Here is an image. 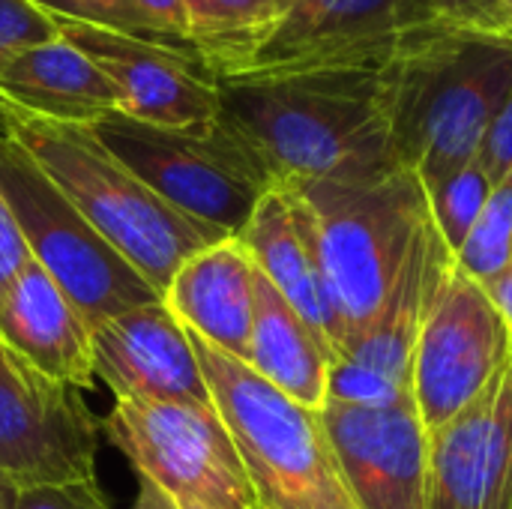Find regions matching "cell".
<instances>
[{
	"instance_id": "obj_1",
	"label": "cell",
	"mask_w": 512,
	"mask_h": 509,
	"mask_svg": "<svg viewBox=\"0 0 512 509\" xmlns=\"http://www.w3.org/2000/svg\"><path fill=\"white\" fill-rule=\"evenodd\" d=\"M219 120L267 165L276 186L369 180L396 171L375 66H291L216 78Z\"/></svg>"
},
{
	"instance_id": "obj_2",
	"label": "cell",
	"mask_w": 512,
	"mask_h": 509,
	"mask_svg": "<svg viewBox=\"0 0 512 509\" xmlns=\"http://www.w3.org/2000/svg\"><path fill=\"white\" fill-rule=\"evenodd\" d=\"M393 162L423 186L477 159L512 90V33L429 21L405 33L381 66Z\"/></svg>"
},
{
	"instance_id": "obj_3",
	"label": "cell",
	"mask_w": 512,
	"mask_h": 509,
	"mask_svg": "<svg viewBox=\"0 0 512 509\" xmlns=\"http://www.w3.org/2000/svg\"><path fill=\"white\" fill-rule=\"evenodd\" d=\"M6 129L75 210L162 294L195 252L231 237L162 201L90 126L54 123L0 108Z\"/></svg>"
},
{
	"instance_id": "obj_4",
	"label": "cell",
	"mask_w": 512,
	"mask_h": 509,
	"mask_svg": "<svg viewBox=\"0 0 512 509\" xmlns=\"http://www.w3.org/2000/svg\"><path fill=\"white\" fill-rule=\"evenodd\" d=\"M282 189L315 246L351 345L375 321L417 231L429 222L426 189L405 168L369 180L282 183Z\"/></svg>"
},
{
	"instance_id": "obj_5",
	"label": "cell",
	"mask_w": 512,
	"mask_h": 509,
	"mask_svg": "<svg viewBox=\"0 0 512 509\" xmlns=\"http://www.w3.org/2000/svg\"><path fill=\"white\" fill-rule=\"evenodd\" d=\"M213 408L219 411L261 509H357L321 414L288 399L249 363L189 333Z\"/></svg>"
},
{
	"instance_id": "obj_6",
	"label": "cell",
	"mask_w": 512,
	"mask_h": 509,
	"mask_svg": "<svg viewBox=\"0 0 512 509\" xmlns=\"http://www.w3.org/2000/svg\"><path fill=\"white\" fill-rule=\"evenodd\" d=\"M90 129L162 201L231 237L276 189L258 153L219 117L207 126L165 129L114 111Z\"/></svg>"
},
{
	"instance_id": "obj_7",
	"label": "cell",
	"mask_w": 512,
	"mask_h": 509,
	"mask_svg": "<svg viewBox=\"0 0 512 509\" xmlns=\"http://www.w3.org/2000/svg\"><path fill=\"white\" fill-rule=\"evenodd\" d=\"M0 192L30 258L57 282L90 327L162 300L6 129H0Z\"/></svg>"
},
{
	"instance_id": "obj_8",
	"label": "cell",
	"mask_w": 512,
	"mask_h": 509,
	"mask_svg": "<svg viewBox=\"0 0 512 509\" xmlns=\"http://www.w3.org/2000/svg\"><path fill=\"white\" fill-rule=\"evenodd\" d=\"M102 438L126 456L138 477L183 507H255L246 468L213 405L114 399Z\"/></svg>"
},
{
	"instance_id": "obj_9",
	"label": "cell",
	"mask_w": 512,
	"mask_h": 509,
	"mask_svg": "<svg viewBox=\"0 0 512 509\" xmlns=\"http://www.w3.org/2000/svg\"><path fill=\"white\" fill-rule=\"evenodd\" d=\"M512 354V330L489 291L456 261L423 321L414 360L411 396L429 432L462 414Z\"/></svg>"
},
{
	"instance_id": "obj_10",
	"label": "cell",
	"mask_w": 512,
	"mask_h": 509,
	"mask_svg": "<svg viewBox=\"0 0 512 509\" xmlns=\"http://www.w3.org/2000/svg\"><path fill=\"white\" fill-rule=\"evenodd\" d=\"M102 420L0 339V471L21 492L96 480Z\"/></svg>"
},
{
	"instance_id": "obj_11",
	"label": "cell",
	"mask_w": 512,
	"mask_h": 509,
	"mask_svg": "<svg viewBox=\"0 0 512 509\" xmlns=\"http://www.w3.org/2000/svg\"><path fill=\"white\" fill-rule=\"evenodd\" d=\"M429 21H438L432 0H291L234 75L291 66L381 69L396 42Z\"/></svg>"
},
{
	"instance_id": "obj_12",
	"label": "cell",
	"mask_w": 512,
	"mask_h": 509,
	"mask_svg": "<svg viewBox=\"0 0 512 509\" xmlns=\"http://www.w3.org/2000/svg\"><path fill=\"white\" fill-rule=\"evenodd\" d=\"M60 36L84 51L120 90V114L165 126L192 129L219 117L213 72L195 51L138 39L96 24L60 21Z\"/></svg>"
},
{
	"instance_id": "obj_13",
	"label": "cell",
	"mask_w": 512,
	"mask_h": 509,
	"mask_svg": "<svg viewBox=\"0 0 512 509\" xmlns=\"http://www.w3.org/2000/svg\"><path fill=\"white\" fill-rule=\"evenodd\" d=\"M321 426L357 509H429V429L414 399L390 408L324 402Z\"/></svg>"
},
{
	"instance_id": "obj_14",
	"label": "cell",
	"mask_w": 512,
	"mask_h": 509,
	"mask_svg": "<svg viewBox=\"0 0 512 509\" xmlns=\"http://www.w3.org/2000/svg\"><path fill=\"white\" fill-rule=\"evenodd\" d=\"M429 509H512V354L480 399L429 432Z\"/></svg>"
},
{
	"instance_id": "obj_15",
	"label": "cell",
	"mask_w": 512,
	"mask_h": 509,
	"mask_svg": "<svg viewBox=\"0 0 512 509\" xmlns=\"http://www.w3.org/2000/svg\"><path fill=\"white\" fill-rule=\"evenodd\" d=\"M93 372L114 399L213 405L189 330L162 300L93 327Z\"/></svg>"
},
{
	"instance_id": "obj_16",
	"label": "cell",
	"mask_w": 512,
	"mask_h": 509,
	"mask_svg": "<svg viewBox=\"0 0 512 509\" xmlns=\"http://www.w3.org/2000/svg\"><path fill=\"white\" fill-rule=\"evenodd\" d=\"M0 339L45 378L93 390V327L33 258L0 294Z\"/></svg>"
},
{
	"instance_id": "obj_17",
	"label": "cell",
	"mask_w": 512,
	"mask_h": 509,
	"mask_svg": "<svg viewBox=\"0 0 512 509\" xmlns=\"http://www.w3.org/2000/svg\"><path fill=\"white\" fill-rule=\"evenodd\" d=\"M237 240L252 255L264 279L294 306L330 357V366L345 357V327L327 291L315 246L300 222L291 195L276 186L255 207Z\"/></svg>"
},
{
	"instance_id": "obj_18",
	"label": "cell",
	"mask_w": 512,
	"mask_h": 509,
	"mask_svg": "<svg viewBox=\"0 0 512 509\" xmlns=\"http://www.w3.org/2000/svg\"><path fill=\"white\" fill-rule=\"evenodd\" d=\"M162 303L189 333L249 363L255 261L237 237H225L186 258L162 291Z\"/></svg>"
},
{
	"instance_id": "obj_19",
	"label": "cell",
	"mask_w": 512,
	"mask_h": 509,
	"mask_svg": "<svg viewBox=\"0 0 512 509\" xmlns=\"http://www.w3.org/2000/svg\"><path fill=\"white\" fill-rule=\"evenodd\" d=\"M456 255L447 249L432 219L417 231L408 258L381 303L375 321L348 345L342 360L384 375L387 381L411 390V360L423 321L438 297V288Z\"/></svg>"
},
{
	"instance_id": "obj_20",
	"label": "cell",
	"mask_w": 512,
	"mask_h": 509,
	"mask_svg": "<svg viewBox=\"0 0 512 509\" xmlns=\"http://www.w3.org/2000/svg\"><path fill=\"white\" fill-rule=\"evenodd\" d=\"M0 108L54 120L93 126L120 111L114 81L63 36L36 45L0 69Z\"/></svg>"
},
{
	"instance_id": "obj_21",
	"label": "cell",
	"mask_w": 512,
	"mask_h": 509,
	"mask_svg": "<svg viewBox=\"0 0 512 509\" xmlns=\"http://www.w3.org/2000/svg\"><path fill=\"white\" fill-rule=\"evenodd\" d=\"M249 366L288 399L321 411L327 402L330 357L294 306L255 267V312Z\"/></svg>"
},
{
	"instance_id": "obj_22",
	"label": "cell",
	"mask_w": 512,
	"mask_h": 509,
	"mask_svg": "<svg viewBox=\"0 0 512 509\" xmlns=\"http://www.w3.org/2000/svg\"><path fill=\"white\" fill-rule=\"evenodd\" d=\"M291 0H183L186 39L213 72L234 75L276 27Z\"/></svg>"
},
{
	"instance_id": "obj_23",
	"label": "cell",
	"mask_w": 512,
	"mask_h": 509,
	"mask_svg": "<svg viewBox=\"0 0 512 509\" xmlns=\"http://www.w3.org/2000/svg\"><path fill=\"white\" fill-rule=\"evenodd\" d=\"M492 186H495L492 177L486 174V168L477 159L468 162L465 168L447 174L444 180L423 186L426 201H429V219L453 255H459V249L471 237L474 225L480 222L483 207L492 195Z\"/></svg>"
},
{
	"instance_id": "obj_24",
	"label": "cell",
	"mask_w": 512,
	"mask_h": 509,
	"mask_svg": "<svg viewBox=\"0 0 512 509\" xmlns=\"http://www.w3.org/2000/svg\"><path fill=\"white\" fill-rule=\"evenodd\" d=\"M456 264L480 285L512 264V171L492 186L483 216L459 249Z\"/></svg>"
},
{
	"instance_id": "obj_25",
	"label": "cell",
	"mask_w": 512,
	"mask_h": 509,
	"mask_svg": "<svg viewBox=\"0 0 512 509\" xmlns=\"http://www.w3.org/2000/svg\"><path fill=\"white\" fill-rule=\"evenodd\" d=\"M108 30L162 42V45L183 48V51H195L192 42L186 39L183 0H114Z\"/></svg>"
},
{
	"instance_id": "obj_26",
	"label": "cell",
	"mask_w": 512,
	"mask_h": 509,
	"mask_svg": "<svg viewBox=\"0 0 512 509\" xmlns=\"http://www.w3.org/2000/svg\"><path fill=\"white\" fill-rule=\"evenodd\" d=\"M405 399H414L411 390L387 381L384 375L363 369L351 360H339L330 366L327 378V402L357 405V408H390Z\"/></svg>"
},
{
	"instance_id": "obj_27",
	"label": "cell",
	"mask_w": 512,
	"mask_h": 509,
	"mask_svg": "<svg viewBox=\"0 0 512 509\" xmlns=\"http://www.w3.org/2000/svg\"><path fill=\"white\" fill-rule=\"evenodd\" d=\"M60 39L57 18L30 0H0V69L18 54Z\"/></svg>"
},
{
	"instance_id": "obj_28",
	"label": "cell",
	"mask_w": 512,
	"mask_h": 509,
	"mask_svg": "<svg viewBox=\"0 0 512 509\" xmlns=\"http://www.w3.org/2000/svg\"><path fill=\"white\" fill-rule=\"evenodd\" d=\"M12 509H111V504L102 495L99 480H81V483L21 489L15 495Z\"/></svg>"
},
{
	"instance_id": "obj_29",
	"label": "cell",
	"mask_w": 512,
	"mask_h": 509,
	"mask_svg": "<svg viewBox=\"0 0 512 509\" xmlns=\"http://www.w3.org/2000/svg\"><path fill=\"white\" fill-rule=\"evenodd\" d=\"M477 162L486 168L492 183H498L507 171H512V90L483 135Z\"/></svg>"
},
{
	"instance_id": "obj_30",
	"label": "cell",
	"mask_w": 512,
	"mask_h": 509,
	"mask_svg": "<svg viewBox=\"0 0 512 509\" xmlns=\"http://www.w3.org/2000/svg\"><path fill=\"white\" fill-rule=\"evenodd\" d=\"M30 261V252L24 246V237L12 219V210L0 192V294L9 288V282L18 276V270Z\"/></svg>"
},
{
	"instance_id": "obj_31",
	"label": "cell",
	"mask_w": 512,
	"mask_h": 509,
	"mask_svg": "<svg viewBox=\"0 0 512 509\" xmlns=\"http://www.w3.org/2000/svg\"><path fill=\"white\" fill-rule=\"evenodd\" d=\"M48 15L60 21H75V24H96V27H111V12L114 0H30Z\"/></svg>"
},
{
	"instance_id": "obj_32",
	"label": "cell",
	"mask_w": 512,
	"mask_h": 509,
	"mask_svg": "<svg viewBox=\"0 0 512 509\" xmlns=\"http://www.w3.org/2000/svg\"><path fill=\"white\" fill-rule=\"evenodd\" d=\"M438 21L456 24H477V27H498L501 0H432ZM504 30V27H501Z\"/></svg>"
},
{
	"instance_id": "obj_33",
	"label": "cell",
	"mask_w": 512,
	"mask_h": 509,
	"mask_svg": "<svg viewBox=\"0 0 512 509\" xmlns=\"http://www.w3.org/2000/svg\"><path fill=\"white\" fill-rule=\"evenodd\" d=\"M483 288L489 291L492 303L498 306V312L504 315V321L510 324V330H512V264L504 270V273H498L495 279H489Z\"/></svg>"
},
{
	"instance_id": "obj_34",
	"label": "cell",
	"mask_w": 512,
	"mask_h": 509,
	"mask_svg": "<svg viewBox=\"0 0 512 509\" xmlns=\"http://www.w3.org/2000/svg\"><path fill=\"white\" fill-rule=\"evenodd\" d=\"M132 509H183V504H177L165 489H159L156 483L138 477V498Z\"/></svg>"
},
{
	"instance_id": "obj_35",
	"label": "cell",
	"mask_w": 512,
	"mask_h": 509,
	"mask_svg": "<svg viewBox=\"0 0 512 509\" xmlns=\"http://www.w3.org/2000/svg\"><path fill=\"white\" fill-rule=\"evenodd\" d=\"M15 495H18V489H15V486L3 477V471H0V509H12Z\"/></svg>"
},
{
	"instance_id": "obj_36",
	"label": "cell",
	"mask_w": 512,
	"mask_h": 509,
	"mask_svg": "<svg viewBox=\"0 0 512 509\" xmlns=\"http://www.w3.org/2000/svg\"><path fill=\"white\" fill-rule=\"evenodd\" d=\"M498 27L510 30L512 33V0H501V9H498Z\"/></svg>"
},
{
	"instance_id": "obj_37",
	"label": "cell",
	"mask_w": 512,
	"mask_h": 509,
	"mask_svg": "<svg viewBox=\"0 0 512 509\" xmlns=\"http://www.w3.org/2000/svg\"><path fill=\"white\" fill-rule=\"evenodd\" d=\"M183 509H207V507H183Z\"/></svg>"
},
{
	"instance_id": "obj_38",
	"label": "cell",
	"mask_w": 512,
	"mask_h": 509,
	"mask_svg": "<svg viewBox=\"0 0 512 509\" xmlns=\"http://www.w3.org/2000/svg\"><path fill=\"white\" fill-rule=\"evenodd\" d=\"M252 509H261V507H252Z\"/></svg>"
}]
</instances>
